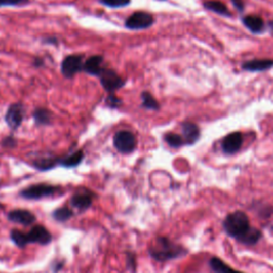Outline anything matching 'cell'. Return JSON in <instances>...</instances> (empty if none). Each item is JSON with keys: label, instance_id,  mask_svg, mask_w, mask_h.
<instances>
[{"label": "cell", "instance_id": "obj_1", "mask_svg": "<svg viewBox=\"0 0 273 273\" xmlns=\"http://www.w3.org/2000/svg\"><path fill=\"white\" fill-rule=\"evenodd\" d=\"M223 227L227 235L247 246L257 244L261 237L260 230L250 225V220L244 211L229 214L223 222Z\"/></svg>", "mask_w": 273, "mask_h": 273}, {"label": "cell", "instance_id": "obj_2", "mask_svg": "<svg viewBox=\"0 0 273 273\" xmlns=\"http://www.w3.org/2000/svg\"><path fill=\"white\" fill-rule=\"evenodd\" d=\"M187 251L180 246L170 241L168 238H157L150 247L149 254L158 261H166L185 255Z\"/></svg>", "mask_w": 273, "mask_h": 273}, {"label": "cell", "instance_id": "obj_3", "mask_svg": "<svg viewBox=\"0 0 273 273\" xmlns=\"http://www.w3.org/2000/svg\"><path fill=\"white\" fill-rule=\"evenodd\" d=\"M113 144L121 153L129 154L135 150L137 146V139L131 131L120 130L113 137Z\"/></svg>", "mask_w": 273, "mask_h": 273}, {"label": "cell", "instance_id": "obj_4", "mask_svg": "<svg viewBox=\"0 0 273 273\" xmlns=\"http://www.w3.org/2000/svg\"><path fill=\"white\" fill-rule=\"evenodd\" d=\"M100 84L104 87V89L109 92V94L114 93L116 90L122 88L125 85L124 80L121 78L115 70L104 67L103 72L98 76Z\"/></svg>", "mask_w": 273, "mask_h": 273}, {"label": "cell", "instance_id": "obj_5", "mask_svg": "<svg viewBox=\"0 0 273 273\" xmlns=\"http://www.w3.org/2000/svg\"><path fill=\"white\" fill-rule=\"evenodd\" d=\"M154 24V17L145 11H137L131 14L125 22V27L130 30H143Z\"/></svg>", "mask_w": 273, "mask_h": 273}, {"label": "cell", "instance_id": "obj_6", "mask_svg": "<svg viewBox=\"0 0 273 273\" xmlns=\"http://www.w3.org/2000/svg\"><path fill=\"white\" fill-rule=\"evenodd\" d=\"M83 55H69L65 57L61 64V73L65 78H73L84 67Z\"/></svg>", "mask_w": 273, "mask_h": 273}, {"label": "cell", "instance_id": "obj_7", "mask_svg": "<svg viewBox=\"0 0 273 273\" xmlns=\"http://www.w3.org/2000/svg\"><path fill=\"white\" fill-rule=\"evenodd\" d=\"M57 188L47 184H37L32 185L21 192V196L27 200H38L46 197L53 196Z\"/></svg>", "mask_w": 273, "mask_h": 273}, {"label": "cell", "instance_id": "obj_8", "mask_svg": "<svg viewBox=\"0 0 273 273\" xmlns=\"http://www.w3.org/2000/svg\"><path fill=\"white\" fill-rule=\"evenodd\" d=\"M24 115H25L24 106L22 104L16 103V104H12L9 107L5 120L8 126L11 129L15 130L22 125L24 121Z\"/></svg>", "mask_w": 273, "mask_h": 273}, {"label": "cell", "instance_id": "obj_9", "mask_svg": "<svg viewBox=\"0 0 273 273\" xmlns=\"http://www.w3.org/2000/svg\"><path fill=\"white\" fill-rule=\"evenodd\" d=\"M242 143H244V137L239 131H236V133H232L223 139L222 149L225 154H235L241 148Z\"/></svg>", "mask_w": 273, "mask_h": 273}, {"label": "cell", "instance_id": "obj_10", "mask_svg": "<svg viewBox=\"0 0 273 273\" xmlns=\"http://www.w3.org/2000/svg\"><path fill=\"white\" fill-rule=\"evenodd\" d=\"M29 244L47 245L52 241V234L42 225H36L28 232Z\"/></svg>", "mask_w": 273, "mask_h": 273}, {"label": "cell", "instance_id": "obj_11", "mask_svg": "<svg viewBox=\"0 0 273 273\" xmlns=\"http://www.w3.org/2000/svg\"><path fill=\"white\" fill-rule=\"evenodd\" d=\"M103 62H104V57L103 56H100V55L92 56V57H90L89 59H87L85 61L83 70H84V72H86L87 74H89V75L98 77L100 75V73L103 72V69H104Z\"/></svg>", "mask_w": 273, "mask_h": 273}, {"label": "cell", "instance_id": "obj_12", "mask_svg": "<svg viewBox=\"0 0 273 273\" xmlns=\"http://www.w3.org/2000/svg\"><path fill=\"white\" fill-rule=\"evenodd\" d=\"M8 218L10 221L14 222V223L23 225H30L35 221V216L32 212L24 209H16L13 211H10Z\"/></svg>", "mask_w": 273, "mask_h": 273}, {"label": "cell", "instance_id": "obj_13", "mask_svg": "<svg viewBox=\"0 0 273 273\" xmlns=\"http://www.w3.org/2000/svg\"><path fill=\"white\" fill-rule=\"evenodd\" d=\"M181 130H183V139L185 144H193L200 138V128L197 124L186 122L181 125Z\"/></svg>", "mask_w": 273, "mask_h": 273}, {"label": "cell", "instance_id": "obj_14", "mask_svg": "<svg viewBox=\"0 0 273 273\" xmlns=\"http://www.w3.org/2000/svg\"><path fill=\"white\" fill-rule=\"evenodd\" d=\"M273 66V60L271 59H259L252 60L242 64V68L249 72H264Z\"/></svg>", "mask_w": 273, "mask_h": 273}, {"label": "cell", "instance_id": "obj_15", "mask_svg": "<svg viewBox=\"0 0 273 273\" xmlns=\"http://www.w3.org/2000/svg\"><path fill=\"white\" fill-rule=\"evenodd\" d=\"M242 22H244L245 26L250 30V31L254 33L260 32L265 26L264 21H262L261 17L256 16V15H248L244 17Z\"/></svg>", "mask_w": 273, "mask_h": 273}, {"label": "cell", "instance_id": "obj_16", "mask_svg": "<svg viewBox=\"0 0 273 273\" xmlns=\"http://www.w3.org/2000/svg\"><path fill=\"white\" fill-rule=\"evenodd\" d=\"M58 163H60V160H58L56 157L44 156V157H37L36 159H34L32 165L34 166V168L38 170L46 171L54 168Z\"/></svg>", "mask_w": 273, "mask_h": 273}, {"label": "cell", "instance_id": "obj_17", "mask_svg": "<svg viewBox=\"0 0 273 273\" xmlns=\"http://www.w3.org/2000/svg\"><path fill=\"white\" fill-rule=\"evenodd\" d=\"M209 266L211 270L216 273H244L228 267L223 260H221L218 257H212L209 260Z\"/></svg>", "mask_w": 273, "mask_h": 273}, {"label": "cell", "instance_id": "obj_18", "mask_svg": "<svg viewBox=\"0 0 273 273\" xmlns=\"http://www.w3.org/2000/svg\"><path fill=\"white\" fill-rule=\"evenodd\" d=\"M70 203L72 205L78 209H88L91 204H92V197L90 194H85V193H78L74 196L70 200Z\"/></svg>", "mask_w": 273, "mask_h": 273}, {"label": "cell", "instance_id": "obj_19", "mask_svg": "<svg viewBox=\"0 0 273 273\" xmlns=\"http://www.w3.org/2000/svg\"><path fill=\"white\" fill-rule=\"evenodd\" d=\"M84 157H85L84 151L77 150V151H75V153L70 154V155L66 156L65 158L60 160V164L66 168H74V167H77L78 165L82 164V161L84 160Z\"/></svg>", "mask_w": 273, "mask_h": 273}, {"label": "cell", "instance_id": "obj_20", "mask_svg": "<svg viewBox=\"0 0 273 273\" xmlns=\"http://www.w3.org/2000/svg\"><path fill=\"white\" fill-rule=\"evenodd\" d=\"M52 113H50V111L45 109V108H37L34 110L33 112V119L35 121L36 125H48L52 122Z\"/></svg>", "mask_w": 273, "mask_h": 273}, {"label": "cell", "instance_id": "obj_21", "mask_svg": "<svg viewBox=\"0 0 273 273\" xmlns=\"http://www.w3.org/2000/svg\"><path fill=\"white\" fill-rule=\"evenodd\" d=\"M204 7L209 10V11L216 12L220 15H225V16H229L230 13L228 11L227 7L220 2H216V0H210V2H206L204 3Z\"/></svg>", "mask_w": 273, "mask_h": 273}, {"label": "cell", "instance_id": "obj_22", "mask_svg": "<svg viewBox=\"0 0 273 273\" xmlns=\"http://www.w3.org/2000/svg\"><path fill=\"white\" fill-rule=\"evenodd\" d=\"M141 99H142V106L146 109L150 110H158L159 109V103L154 98V96L151 95L147 91H144L141 94Z\"/></svg>", "mask_w": 273, "mask_h": 273}, {"label": "cell", "instance_id": "obj_23", "mask_svg": "<svg viewBox=\"0 0 273 273\" xmlns=\"http://www.w3.org/2000/svg\"><path fill=\"white\" fill-rule=\"evenodd\" d=\"M11 239L14 244L16 246H18L19 248H24L29 244L28 235L21 230H18V229H14L11 231Z\"/></svg>", "mask_w": 273, "mask_h": 273}, {"label": "cell", "instance_id": "obj_24", "mask_svg": "<svg viewBox=\"0 0 273 273\" xmlns=\"http://www.w3.org/2000/svg\"><path fill=\"white\" fill-rule=\"evenodd\" d=\"M165 141L171 146V147H180L185 144V141L183 139V137L177 135V134H173V133H169L165 136Z\"/></svg>", "mask_w": 273, "mask_h": 273}, {"label": "cell", "instance_id": "obj_25", "mask_svg": "<svg viewBox=\"0 0 273 273\" xmlns=\"http://www.w3.org/2000/svg\"><path fill=\"white\" fill-rule=\"evenodd\" d=\"M73 211L67 207H61L54 211V218L59 222H65L72 218Z\"/></svg>", "mask_w": 273, "mask_h": 273}, {"label": "cell", "instance_id": "obj_26", "mask_svg": "<svg viewBox=\"0 0 273 273\" xmlns=\"http://www.w3.org/2000/svg\"><path fill=\"white\" fill-rule=\"evenodd\" d=\"M100 3L110 8H121L128 6L130 0H100Z\"/></svg>", "mask_w": 273, "mask_h": 273}, {"label": "cell", "instance_id": "obj_27", "mask_svg": "<svg viewBox=\"0 0 273 273\" xmlns=\"http://www.w3.org/2000/svg\"><path fill=\"white\" fill-rule=\"evenodd\" d=\"M106 104L110 107V108H119L121 105H122V100H121L119 97H116L113 93L109 94L107 99H106Z\"/></svg>", "mask_w": 273, "mask_h": 273}, {"label": "cell", "instance_id": "obj_28", "mask_svg": "<svg viewBox=\"0 0 273 273\" xmlns=\"http://www.w3.org/2000/svg\"><path fill=\"white\" fill-rule=\"evenodd\" d=\"M29 3V0H0V7L8 6H23Z\"/></svg>", "mask_w": 273, "mask_h": 273}, {"label": "cell", "instance_id": "obj_29", "mask_svg": "<svg viewBox=\"0 0 273 273\" xmlns=\"http://www.w3.org/2000/svg\"><path fill=\"white\" fill-rule=\"evenodd\" d=\"M17 144V141L13 136H8L3 140V146L6 148H14Z\"/></svg>", "mask_w": 273, "mask_h": 273}, {"label": "cell", "instance_id": "obj_30", "mask_svg": "<svg viewBox=\"0 0 273 273\" xmlns=\"http://www.w3.org/2000/svg\"><path fill=\"white\" fill-rule=\"evenodd\" d=\"M231 4L238 10V11H244L245 3L244 0H231Z\"/></svg>", "mask_w": 273, "mask_h": 273}, {"label": "cell", "instance_id": "obj_31", "mask_svg": "<svg viewBox=\"0 0 273 273\" xmlns=\"http://www.w3.org/2000/svg\"><path fill=\"white\" fill-rule=\"evenodd\" d=\"M33 65L35 67H41L44 65V61H43V59L42 58H35L34 59V61H33Z\"/></svg>", "mask_w": 273, "mask_h": 273}, {"label": "cell", "instance_id": "obj_32", "mask_svg": "<svg viewBox=\"0 0 273 273\" xmlns=\"http://www.w3.org/2000/svg\"><path fill=\"white\" fill-rule=\"evenodd\" d=\"M269 26H270V29H271L272 31H273V21H271V22H270V25H269Z\"/></svg>", "mask_w": 273, "mask_h": 273}]
</instances>
